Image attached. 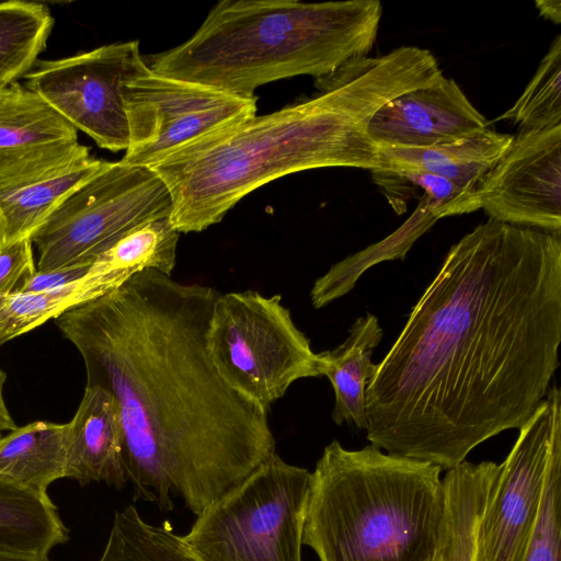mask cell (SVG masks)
<instances>
[{"label": "cell", "instance_id": "6da1fadb", "mask_svg": "<svg viewBox=\"0 0 561 561\" xmlns=\"http://www.w3.org/2000/svg\"><path fill=\"white\" fill-rule=\"evenodd\" d=\"M561 238L492 219L448 251L369 380L366 437L449 470L520 428L559 366Z\"/></svg>", "mask_w": 561, "mask_h": 561}, {"label": "cell", "instance_id": "7a4b0ae2", "mask_svg": "<svg viewBox=\"0 0 561 561\" xmlns=\"http://www.w3.org/2000/svg\"><path fill=\"white\" fill-rule=\"evenodd\" d=\"M219 291L156 270L55 323L80 353L85 386L117 402L134 500L195 516L276 453L267 412L229 386L206 342Z\"/></svg>", "mask_w": 561, "mask_h": 561}, {"label": "cell", "instance_id": "3957f363", "mask_svg": "<svg viewBox=\"0 0 561 561\" xmlns=\"http://www.w3.org/2000/svg\"><path fill=\"white\" fill-rule=\"evenodd\" d=\"M442 76L430 50L401 46L316 79L320 93L311 99L230 123L180 147L150 168L170 194L172 226L179 233L201 232L249 193L295 172L381 169L379 148L368 136L371 117Z\"/></svg>", "mask_w": 561, "mask_h": 561}, {"label": "cell", "instance_id": "277c9868", "mask_svg": "<svg viewBox=\"0 0 561 561\" xmlns=\"http://www.w3.org/2000/svg\"><path fill=\"white\" fill-rule=\"evenodd\" d=\"M381 15L379 0H221L187 41L147 64L162 76L255 98L265 83L319 79L367 57Z\"/></svg>", "mask_w": 561, "mask_h": 561}, {"label": "cell", "instance_id": "5b68a950", "mask_svg": "<svg viewBox=\"0 0 561 561\" xmlns=\"http://www.w3.org/2000/svg\"><path fill=\"white\" fill-rule=\"evenodd\" d=\"M431 462L334 439L311 472L302 545L319 561H434L445 518Z\"/></svg>", "mask_w": 561, "mask_h": 561}, {"label": "cell", "instance_id": "8992f818", "mask_svg": "<svg viewBox=\"0 0 561 561\" xmlns=\"http://www.w3.org/2000/svg\"><path fill=\"white\" fill-rule=\"evenodd\" d=\"M310 478L275 453L196 515L182 538L202 561H302Z\"/></svg>", "mask_w": 561, "mask_h": 561}, {"label": "cell", "instance_id": "52a82bcc", "mask_svg": "<svg viewBox=\"0 0 561 561\" xmlns=\"http://www.w3.org/2000/svg\"><path fill=\"white\" fill-rule=\"evenodd\" d=\"M206 342L225 381L266 412L295 381L322 376L320 354L296 327L280 295L219 293Z\"/></svg>", "mask_w": 561, "mask_h": 561}, {"label": "cell", "instance_id": "ba28073f", "mask_svg": "<svg viewBox=\"0 0 561 561\" xmlns=\"http://www.w3.org/2000/svg\"><path fill=\"white\" fill-rule=\"evenodd\" d=\"M171 197L150 168L108 162L72 192L31 237L36 271L92 265L135 226L170 216Z\"/></svg>", "mask_w": 561, "mask_h": 561}, {"label": "cell", "instance_id": "9c48e42d", "mask_svg": "<svg viewBox=\"0 0 561 561\" xmlns=\"http://www.w3.org/2000/svg\"><path fill=\"white\" fill-rule=\"evenodd\" d=\"M129 146L121 161L151 168L190 141L256 114V98H242L154 72L145 57L122 87Z\"/></svg>", "mask_w": 561, "mask_h": 561}, {"label": "cell", "instance_id": "30bf717a", "mask_svg": "<svg viewBox=\"0 0 561 561\" xmlns=\"http://www.w3.org/2000/svg\"><path fill=\"white\" fill-rule=\"evenodd\" d=\"M142 58L138 41L103 45L61 59L38 60L24 76V85L99 147L126 151L129 129L122 87Z\"/></svg>", "mask_w": 561, "mask_h": 561}, {"label": "cell", "instance_id": "8fae6325", "mask_svg": "<svg viewBox=\"0 0 561 561\" xmlns=\"http://www.w3.org/2000/svg\"><path fill=\"white\" fill-rule=\"evenodd\" d=\"M561 436V393L548 392L519 435L491 488L477 545L483 561H523L531 538L553 443Z\"/></svg>", "mask_w": 561, "mask_h": 561}, {"label": "cell", "instance_id": "7c38bea8", "mask_svg": "<svg viewBox=\"0 0 561 561\" xmlns=\"http://www.w3.org/2000/svg\"><path fill=\"white\" fill-rule=\"evenodd\" d=\"M489 219L561 232V125L519 130L477 187Z\"/></svg>", "mask_w": 561, "mask_h": 561}, {"label": "cell", "instance_id": "4fadbf2b", "mask_svg": "<svg viewBox=\"0 0 561 561\" xmlns=\"http://www.w3.org/2000/svg\"><path fill=\"white\" fill-rule=\"evenodd\" d=\"M90 158L78 130L20 82L0 89V192L60 175Z\"/></svg>", "mask_w": 561, "mask_h": 561}, {"label": "cell", "instance_id": "5bb4252c", "mask_svg": "<svg viewBox=\"0 0 561 561\" xmlns=\"http://www.w3.org/2000/svg\"><path fill=\"white\" fill-rule=\"evenodd\" d=\"M489 124L458 83L443 76L381 106L369 122L368 136L379 150L425 148L482 131Z\"/></svg>", "mask_w": 561, "mask_h": 561}, {"label": "cell", "instance_id": "9a60e30c", "mask_svg": "<svg viewBox=\"0 0 561 561\" xmlns=\"http://www.w3.org/2000/svg\"><path fill=\"white\" fill-rule=\"evenodd\" d=\"M67 425L66 478L81 485L105 482L123 489L128 482L125 438L114 397L99 386H85L78 410Z\"/></svg>", "mask_w": 561, "mask_h": 561}, {"label": "cell", "instance_id": "2e32d148", "mask_svg": "<svg viewBox=\"0 0 561 561\" xmlns=\"http://www.w3.org/2000/svg\"><path fill=\"white\" fill-rule=\"evenodd\" d=\"M512 140L513 135L486 128L432 147L380 149L381 169L376 171H423L438 175L471 194L477 203V187Z\"/></svg>", "mask_w": 561, "mask_h": 561}, {"label": "cell", "instance_id": "e0dca14e", "mask_svg": "<svg viewBox=\"0 0 561 561\" xmlns=\"http://www.w3.org/2000/svg\"><path fill=\"white\" fill-rule=\"evenodd\" d=\"M500 465L462 461L446 471L445 518L434 561H483L477 545L478 528Z\"/></svg>", "mask_w": 561, "mask_h": 561}, {"label": "cell", "instance_id": "ac0fdd59", "mask_svg": "<svg viewBox=\"0 0 561 561\" xmlns=\"http://www.w3.org/2000/svg\"><path fill=\"white\" fill-rule=\"evenodd\" d=\"M382 334L377 317L366 313L355 320L342 344L319 353L322 376L328 377L334 390L332 419L337 425L353 422L358 428H366L365 392L377 369L371 355Z\"/></svg>", "mask_w": 561, "mask_h": 561}, {"label": "cell", "instance_id": "d6986e66", "mask_svg": "<svg viewBox=\"0 0 561 561\" xmlns=\"http://www.w3.org/2000/svg\"><path fill=\"white\" fill-rule=\"evenodd\" d=\"M68 425L35 421L0 437V479L46 494L66 478Z\"/></svg>", "mask_w": 561, "mask_h": 561}, {"label": "cell", "instance_id": "ffe728a7", "mask_svg": "<svg viewBox=\"0 0 561 561\" xmlns=\"http://www.w3.org/2000/svg\"><path fill=\"white\" fill-rule=\"evenodd\" d=\"M68 530L46 494L0 479V552L47 558Z\"/></svg>", "mask_w": 561, "mask_h": 561}, {"label": "cell", "instance_id": "44dd1931", "mask_svg": "<svg viewBox=\"0 0 561 561\" xmlns=\"http://www.w3.org/2000/svg\"><path fill=\"white\" fill-rule=\"evenodd\" d=\"M106 163L90 157L60 175L0 192V249L31 239L53 211Z\"/></svg>", "mask_w": 561, "mask_h": 561}, {"label": "cell", "instance_id": "7402d4cb", "mask_svg": "<svg viewBox=\"0 0 561 561\" xmlns=\"http://www.w3.org/2000/svg\"><path fill=\"white\" fill-rule=\"evenodd\" d=\"M133 274H88L70 285L37 293H18L0 302V346L66 311L123 284Z\"/></svg>", "mask_w": 561, "mask_h": 561}, {"label": "cell", "instance_id": "603a6c76", "mask_svg": "<svg viewBox=\"0 0 561 561\" xmlns=\"http://www.w3.org/2000/svg\"><path fill=\"white\" fill-rule=\"evenodd\" d=\"M54 23L44 3L21 0L0 3V89L18 82L34 68Z\"/></svg>", "mask_w": 561, "mask_h": 561}, {"label": "cell", "instance_id": "cb8c5ba5", "mask_svg": "<svg viewBox=\"0 0 561 561\" xmlns=\"http://www.w3.org/2000/svg\"><path fill=\"white\" fill-rule=\"evenodd\" d=\"M179 237L170 216L144 221L102 253L88 274H135L149 268L171 276L176 262Z\"/></svg>", "mask_w": 561, "mask_h": 561}, {"label": "cell", "instance_id": "d4e9b609", "mask_svg": "<svg viewBox=\"0 0 561 561\" xmlns=\"http://www.w3.org/2000/svg\"><path fill=\"white\" fill-rule=\"evenodd\" d=\"M99 561H202L171 525H152L129 504L114 514Z\"/></svg>", "mask_w": 561, "mask_h": 561}, {"label": "cell", "instance_id": "484cf974", "mask_svg": "<svg viewBox=\"0 0 561 561\" xmlns=\"http://www.w3.org/2000/svg\"><path fill=\"white\" fill-rule=\"evenodd\" d=\"M435 219L425 211L420 220L411 217L396 233L332 265L313 284L310 298L314 308H322L353 289L362 274L373 265L388 260H403L413 242Z\"/></svg>", "mask_w": 561, "mask_h": 561}, {"label": "cell", "instance_id": "4316f807", "mask_svg": "<svg viewBox=\"0 0 561 561\" xmlns=\"http://www.w3.org/2000/svg\"><path fill=\"white\" fill-rule=\"evenodd\" d=\"M504 119L517 125L519 130L561 125V35L552 41L518 100L494 121Z\"/></svg>", "mask_w": 561, "mask_h": 561}, {"label": "cell", "instance_id": "83f0119b", "mask_svg": "<svg viewBox=\"0 0 561 561\" xmlns=\"http://www.w3.org/2000/svg\"><path fill=\"white\" fill-rule=\"evenodd\" d=\"M523 561H561V436L552 446L538 518Z\"/></svg>", "mask_w": 561, "mask_h": 561}, {"label": "cell", "instance_id": "f1b7e54d", "mask_svg": "<svg viewBox=\"0 0 561 561\" xmlns=\"http://www.w3.org/2000/svg\"><path fill=\"white\" fill-rule=\"evenodd\" d=\"M36 272L33 243L23 239L0 249V302L19 293Z\"/></svg>", "mask_w": 561, "mask_h": 561}, {"label": "cell", "instance_id": "f546056e", "mask_svg": "<svg viewBox=\"0 0 561 561\" xmlns=\"http://www.w3.org/2000/svg\"><path fill=\"white\" fill-rule=\"evenodd\" d=\"M90 267L91 265H76L45 272L36 271L19 293L45 291L70 285L87 276Z\"/></svg>", "mask_w": 561, "mask_h": 561}, {"label": "cell", "instance_id": "4dcf8cb0", "mask_svg": "<svg viewBox=\"0 0 561 561\" xmlns=\"http://www.w3.org/2000/svg\"><path fill=\"white\" fill-rule=\"evenodd\" d=\"M535 5L539 14L559 25L561 22V1L560 0H537Z\"/></svg>", "mask_w": 561, "mask_h": 561}, {"label": "cell", "instance_id": "1f68e13d", "mask_svg": "<svg viewBox=\"0 0 561 561\" xmlns=\"http://www.w3.org/2000/svg\"><path fill=\"white\" fill-rule=\"evenodd\" d=\"M7 380V374L0 369V434L4 431H13L16 425L11 417V414L9 412V409L5 404L4 397H3V387Z\"/></svg>", "mask_w": 561, "mask_h": 561}, {"label": "cell", "instance_id": "d6a6232c", "mask_svg": "<svg viewBox=\"0 0 561 561\" xmlns=\"http://www.w3.org/2000/svg\"><path fill=\"white\" fill-rule=\"evenodd\" d=\"M0 561H50L47 558L30 556V554H21V553H11V552H0Z\"/></svg>", "mask_w": 561, "mask_h": 561}, {"label": "cell", "instance_id": "836d02e7", "mask_svg": "<svg viewBox=\"0 0 561 561\" xmlns=\"http://www.w3.org/2000/svg\"><path fill=\"white\" fill-rule=\"evenodd\" d=\"M0 437H1V434H0Z\"/></svg>", "mask_w": 561, "mask_h": 561}]
</instances>
